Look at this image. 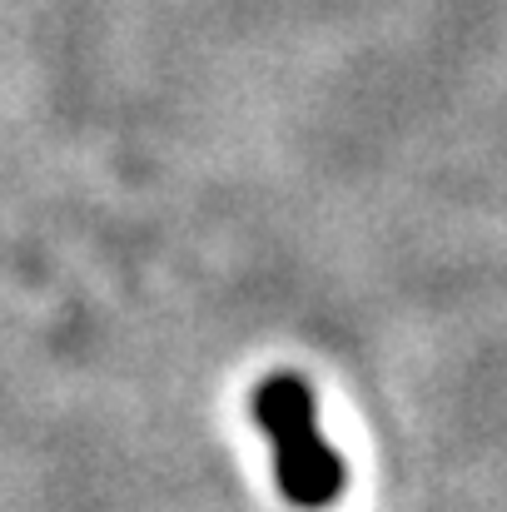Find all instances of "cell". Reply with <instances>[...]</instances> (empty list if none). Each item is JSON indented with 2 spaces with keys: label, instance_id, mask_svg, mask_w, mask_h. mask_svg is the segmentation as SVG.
<instances>
[{
  "label": "cell",
  "instance_id": "1",
  "mask_svg": "<svg viewBox=\"0 0 507 512\" xmlns=\"http://www.w3.org/2000/svg\"><path fill=\"white\" fill-rule=\"evenodd\" d=\"M249 418L274 448V483L304 512L334 508L348 488V463L319 428V403L304 373H269L249 393Z\"/></svg>",
  "mask_w": 507,
  "mask_h": 512
}]
</instances>
